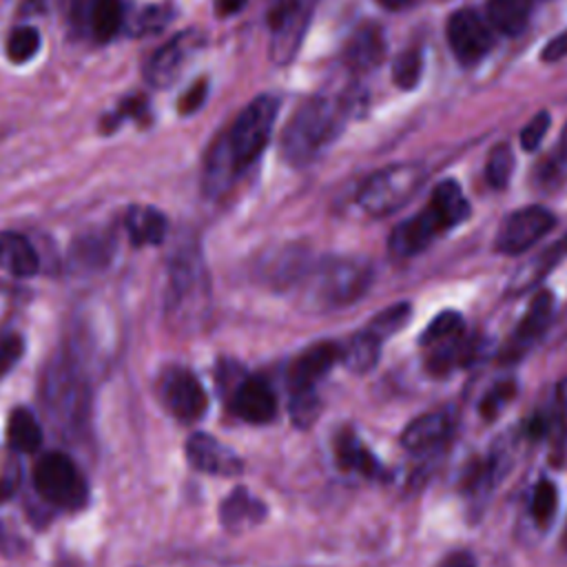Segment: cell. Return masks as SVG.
I'll return each mask as SVG.
<instances>
[{
  "instance_id": "6da1fadb",
  "label": "cell",
  "mask_w": 567,
  "mask_h": 567,
  "mask_svg": "<svg viewBox=\"0 0 567 567\" xmlns=\"http://www.w3.org/2000/svg\"><path fill=\"white\" fill-rule=\"evenodd\" d=\"M277 111L279 100L272 95H257L239 111L226 135L219 137L208 153L204 186L210 195L228 188V184L261 155L270 140Z\"/></svg>"
},
{
  "instance_id": "7a4b0ae2",
  "label": "cell",
  "mask_w": 567,
  "mask_h": 567,
  "mask_svg": "<svg viewBox=\"0 0 567 567\" xmlns=\"http://www.w3.org/2000/svg\"><path fill=\"white\" fill-rule=\"evenodd\" d=\"M348 106L334 97H310L306 100L292 120L286 124L281 135V153L295 164L303 166L328 146L346 124Z\"/></svg>"
},
{
  "instance_id": "3957f363",
  "label": "cell",
  "mask_w": 567,
  "mask_h": 567,
  "mask_svg": "<svg viewBox=\"0 0 567 567\" xmlns=\"http://www.w3.org/2000/svg\"><path fill=\"white\" fill-rule=\"evenodd\" d=\"M372 268L361 259H326L306 281V297L317 308H341L365 295Z\"/></svg>"
},
{
  "instance_id": "277c9868",
  "label": "cell",
  "mask_w": 567,
  "mask_h": 567,
  "mask_svg": "<svg viewBox=\"0 0 567 567\" xmlns=\"http://www.w3.org/2000/svg\"><path fill=\"white\" fill-rule=\"evenodd\" d=\"M425 179V168L419 162H403L370 175L359 193L357 202L370 217H385L408 204Z\"/></svg>"
},
{
  "instance_id": "5b68a950",
  "label": "cell",
  "mask_w": 567,
  "mask_h": 567,
  "mask_svg": "<svg viewBox=\"0 0 567 567\" xmlns=\"http://www.w3.org/2000/svg\"><path fill=\"white\" fill-rule=\"evenodd\" d=\"M33 485L49 503L78 509L86 503V483L75 463L62 452L44 454L33 467Z\"/></svg>"
},
{
  "instance_id": "8992f818",
  "label": "cell",
  "mask_w": 567,
  "mask_h": 567,
  "mask_svg": "<svg viewBox=\"0 0 567 567\" xmlns=\"http://www.w3.org/2000/svg\"><path fill=\"white\" fill-rule=\"evenodd\" d=\"M312 0H277L270 13V58L286 64L301 42Z\"/></svg>"
},
{
  "instance_id": "52a82bcc",
  "label": "cell",
  "mask_w": 567,
  "mask_h": 567,
  "mask_svg": "<svg viewBox=\"0 0 567 567\" xmlns=\"http://www.w3.org/2000/svg\"><path fill=\"white\" fill-rule=\"evenodd\" d=\"M206 35L199 29H188L173 35L164 47H159L146 62V80L153 86H168L173 84L186 62L204 47Z\"/></svg>"
},
{
  "instance_id": "ba28073f",
  "label": "cell",
  "mask_w": 567,
  "mask_h": 567,
  "mask_svg": "<svg viewBox=\"0 0 567 567\" xmlns=\"http://www.w3.org/2000/svg\"><path fill=\"white\" fill-rule=\"evenodd\" d=\"M554 226V215L540 206L520 208L503 221L496 235V250L505 255H518L532 248L549 228Z\"/></svg>"
},
{
  "instance_id": "9c48e42d",
  "label": "cell",
  "mask_w": 567,
  "mask_h": 567,
  "mask_svg": "<svg viewBox=\"0 0 567 567\" xmlns=\"http://www.w3.org/2000/svg\"><path fill=\"white\" fill-rule=\"evenodd\" d=\"M162 399L171 414L184 423L204 416L208 399L197 377L184 368H173L162 379Z\"/></svg>"
},
{
  "instance_id": "30bf717a",
  "label": "cell",
  "mask_w": 567,
  "mask_h": 567,
  "mask_svg": "<svg viewBox=\"0 0 567 567\" xmlns=\"http://www.w3.org/2000/svg\"><path fill=\"white\" fill-rule=\"evenodd\" d=\"M447 42L463 64L481 60L492 49L489 27L472 9H458L447 18Z\"/></svg>"
},
{
  "instance_id": "8fae6325",
  "label": "cell",
  "mask_w": 567,
  "mask_h": 567,
  "mask_svg": "<svg viewBox=\"0 0 567 567\" xmlns=\"http://www.w3.org/2000/svg\"><path fill=\"white\" fill-rule=\"evenodd\" d=\"M554 315V295L549 290H540L534 295L527 312L520 317L516 330L512 332L509 341L505 343L501 359L516 361L520 359L547 330Z\"/></svg>"
},
{
  "instance_id": "7c38bea8",
  "label": "cell",
  "mask_w": 567,
  "mask_h": 567,
  "mask_svg": "<svg viewBox=\"0 0 567 567\" xmlns=\"http://www.w3.org/2000/svg\"><path fill=\"white\" fill-rule=\"evenodd\" d=\"M230 408L248 423H268L277 414V396L266 379L248 377L235 388Z\"/></svg>"
},
{
  "instance_id": "4fadbf2b",
  "label": "cell",
  "mask_w": 567,
  "mask_h": 567,
  "mask_svg": "<svg viewBox=\"0 0 567 567\" xmlns=\"http://www.w3.org/2000/svg\"><path fill=\"white\" fill-rule=\"evenodd\" d=\"M341 359V348L332 341H321L306 348L288 370L290 392L315 390V383Z\"/></svg>"
},
{
  "instance_id": "5bb4252c",
  "label": "cell",
  "mask_w": 567,
  "mask_h": 567,
  "mask_svg": "<svg viewBox=\"0 0 567 567\" xmlns=\"http://www.w3.org/2000/svg\"><path fill=\"white\" fill-rule=\"evenodd\" d=\"M452 430H454V416L447 410L425 412L405 425V430L401 432V445L408 452L423 454L445 443Z\"/></svg>"
},
{
  "instance_id": "9a60e30c",
  "label": "cell",
  "mask_w": 567,
  "mask_h": 567,
  "mask_svg": "<svg viewBox=\"0 0 567 567\" xmlns=\"http://www.w3.org/2000/svg\"><path fill=\"white\" fill-rule=\"evenodd\" d=\"M186 456L193 467L208 474L235 476L241 472V458L226 445H221L215 436L197 432L186 441Z\"/></svg>"
},
{
  "instance_id": "2e32d148",
  "label": "cell",
  "mask_w": 567,
  "mask_h": 567,
  "mask_svg": "<svg viewBox=\"0 0 567 567\" xmlns=\"http://www.w3.org/2000/svg\"><path fill=\"white\" fill-rule=\"evenodd\" d=\"M441 224L436 221V217L432 215L430 208L419 210L416 215H412L410 219L401 221L390 239L388 246L392 250V255L396 257H414L416 252H421L423 248L430 246V241L441 233Z\"/></svg>"
},
{
  "instance_id": "e0dca14e",
  "label": "cell",
  "mask_w": 567,
  "mask_h": 567,
  "mask_svg": "<svg viewBox=\"0 0 567 567\" xmlns=\"http://www.w3.org/2000/svg\"><path fill=\"white\" fill-rule=\"evenodd\" d=\"M567 257V233L563 237H558L554 244H549L547 248H543L538 255H534L532 259L523 261L516 272L509 279L507 290L518 295L527 288H532L534 284H538L551 268H556L563 259Z\"/></svg>"
},
{
  "instance_id": "ac0fdd59",
  "label": "cell",
  "mask_w": 567,
  "mask_h": 567,
  "mask_svg": "<svg viewBox=\"0 0 567 567\" xmlns=\"http://www.w3.org/2000/svg\"><path fill=\"white\" fill-rule=\"evenodd\" d=\"M383 51L385 47L381 29L377 24H363L350 35L343 58L352 71L361 73L374 69L383 60Z\"/></svg>"
},
{
  "instance_id": "d6986e66",
  "label": "cell",
  "mask_w": 567,
  "mask_h": 567,
  "mask_svg": "<svg viewBox=\"0 0 567 567\" xmlns=\"http://www.w3.org/2000/svg\"><path fill=\"white\" fill-rule=\"evenodd\" d=\"M427 208L432 210V215L436 217V221L441 224L443 230H447L456 224H463L470 215V204H467L461 186L454 179H445L434 186Z\"/></svg>"
},
{
  "instance_id": "ffe728a7",
  "label": "cell",
  "mask_w": 567,
  "mask_h": 567,
  "mask_svg": "<svg viewBox=\"0 0 567 567\" xmlns=\"http://www.w3.org/2000/svg\"><path fill=\"white\" fill-rule=\"evenodd\" d=\"M124 228L135 246H157L166 237V217L153 206H131L124 217Z\"/></svg>"
},
{
  "instance_id": "44dd1931",
  "label": "cell",
  "mask_w": 567,
  "mask_h": 567,
  "mask_svg": "<svg viewBox=\"0 0 567 567\" xmlns=\"http://www.w3.org/2000/svg\"><path fill=\"white\" fill-rule=\"evenodd\" d=\"M0 268L13 277H33L38 272V252L24 235L0 233Z\"/></svg>"
},
{
  "instance_id": "7402d4cb",
  "label": "cell",
  "mask_w": 567,
  "mask_h": 567,
  "mask_svg": "<svg viewBox=\"0 0 567 567\" xmlns=\"http://www.w3.org/2000/svg\"><path fill=\"white\" fill-rule=\"evenodd\" d=\"M334 456L343 470L363 474L368 478H377L383 472L377 456L352 432H341L337 436Z\"/></svg>"
},
{
  "instance_id": "603a6c76",
  "label": "cell",
  "mask_w": 567,
  "mask_h": 567,
  "mask_svg": "<svg viewBox=\"0 0 567 567\" xmlns=\"http://www.w3.org/2000/svg\"><path fill=\"white\" fill-rule=\"evenodd\" d=\"M264 505L261 501L252 498L248 494V489L244 487H237L221 505L219 509V516H221V523L228 527V529H241L244 525H252L257 520L264 518Z\"/></svg>"
},
{
  "instance_id": "cb8c5ba5",
  "label": "cell",
  "mask_w": 567,
  "mask_h": 567,
  "mask_svg": "<svg viewBox=\"0 0 567 567\" xmlns=\"http://www.w3.org/2000/svg\"><path fill=\"white\" fill-rule=\"evenodd\" d=\"M122 0H86V20L95 40H111L122 27Z\"/></svg>"
},
{
  "instance_id": "d4e9b609",
  "label": "cell",
  "mask_w": 567,
  "mask_h": 567,
  "mask_svg": "<svg viewBox=\"0 0 567 567\" xmlns=\"http://www.w3.org/2000/svg\"><path fill=\"white\" fill-rule=\"evenodd\" d=\"M532 0H487V18L501 33H520L529 20Z\"/></svg>"
},
{
  "instance_id": "484cf974",
  "label": "cell",
  "mask_w": 567,
  "mask_h": 567,
  "mask_svg": "<svg viewBox=\"0 0 567 567\" xmlns=\"http://www.w3.org/2000/svg\"><path fill=\"white\" fill-rule=\"evenodd\" d=\"M379 352H381V339H377L372 332L363 330L348 341V346L341 350V359L348 370L363 374L377 365Z\"/></svg>"
},
{
  "instance_id": "4316f807",
  "label": "cell",
  "mask_w": 567,
  "mask_h": 567,
  "mask_svg": "<svg viewBox=\"0 0 567 567\" xmlns=\"http://www.w3.org/2000/svg\"><path fill=\"white\" fill-rule=\"evenodd\" d=\"M7 436L13 450L18 452H33L42 443V430L35 416L27 408H16L9 416Z\"/></svg>"
},
{
  "instance_id": "83f0119b",
  "label": "cell",
  "mask_w": 567,
  "mask_h": 567,
  "mask_svg": "<svg viewBox=\"0 0 567 567\" xmlns=\"http://www.w3.org/2000/svg\"><path fill=\"white\" fill-rule=\"evenodd\" d=\"M461 334H463V317L454 310H443L430 321V326L421 334V343L427 348H434V346L456 339Z\"/></svg>"
},
{
  "instance_id": "f1b7e54d",
  "label": "cell",
  "mask_w": 567,
  "mask_h": 567,
  "mask_svg": "<svg viewBox=\"0 0 567 567\" xmlns=\"http://www.w3.org/2000/svg\"><path fill=\"white\" fill-rule=\"evenodd\" d=\"M556 507H558V487L554 485V481L540 478L532 492V505H529L532 518L540 527H547L554 520Z\"/></svg>"
},
{
  "instance_id": "f546056e",
  "label": "cell",
  "mask_w": 567,
  "mask_h": 567,
  "mask_svg": "<svg viewBox=\"0 0 567 567\" xmlns=\"http://www.w3.org/2000/svg\"><path fill=\"white\" fill-rule=\"evenodd\" d=\"M514 168V155L509 144H496L485 164V179L492 188H505Z\"/></svg>"
},
{
  "instance_id": "4dcf8cb0",
  "label": "cell",
  "mask_w": 567,
  "mask_h": 567,
  "mask_svg": "<svg viewBox=\"0 0 567 567\" xmlns=\"http://www.w3.org/2000/svg\"><path fill=\"white\" fill-rule=\"evenodd\" d=\"M40 33L33 27H18L11 31L9 40H7V55L11 62L20 64L31 60L38 51H40Z\"/></svg>"
},
{
  "instance_id": "1f68e13d",
  "label": "cell",
  "mask_w": 567,
  "mask_h": 567,
  "mask_svg": "<svg viewBox=\"0 0 567 567\" xmlns=\"http://www.w3.org/2000/svg\"><path fill=\"white\" fill-rule=\"evenodd\" d=\"M423 73V58L416 49H408L403 53H399L392 62V78L394 84L401 89H414L421 80Z\"/></svg>"
},
{
  "instance_id": "d6a6232c",
  "label": "cell",
  "mask_w": 567,
  "mask_h": 567,
  "mask_svg": "<svg viewBox=\"0 0 567 567\" xmlns=\"http://www.w3.org/2000/svg\"><path fill=\"white\" fill-rule=\"evenodd\" d=\"M410 303H394V306H390V308H385V310H381L370 323H368V332H372L377 339H385V337H390V334H394V332H399L403 326H405V321L410 319Z\"/></svg>"
},
{
  "instance_id": "836d02e7",
  "label": "cell",
  "mask_w": 567,
  "mask_h": 567,
  "mask_svg": "<svg viewBox=\"0 0 567 567\" xmlns=\"http://www.w3.org/2000/svg\"><path fill=\"white\" fill-rule=\"evenodd\" d=\"M319 414V399L315 390H297L290 396V416L297 427H310Z\"/></svg>"
},
{
  "instance_id": "e575fe53",
  "label": "cell",
  "mask_w": 567,
  "mask_h": 567,
  "mask_svg": "<svg viewBox=\"0 0 567 567\" xmlns=\"http://www.w3.org/2000/svg\"><path fill=\"white\" fill-rule=\"evenodd\" d=\"M148 115V109H146V102L137 95V97H131L126 100L117 111L109 113V117H104L102 122V131H113L117 128L124 120H140V117H146Z\"/></svg>"
},
{
  "instance_id": "d590c367",
  "label": "cell",
  "mask_w": 567,
  "mask_h": 567,
  "mask_svg": "<svg viewBox=\"0 0 567 567\" xmlns=\"http://www.w3.org/2000/svg\"><path fill=\"white\" fill-rule=\"evenodd\" d=\"M549 124H551V117H549L547 111L536 113V115L525 124V128L520 131V146H523L525 151H536V148L540 146V142H543V137H545Z\"/></svg>"
},
{
  "instance_id": "8d00e7d4",
  "label": "cell",
  "mask_w": 567,
  "mask_h": 567,
  "mask_svg": "<svg viewBox=\"0 0 567 567\" xmlns=\"http://www.w3.org/2000/svg\"><path fill=\"white\" fill-rule=\"evenodd\" d=\"M22 352H24V341L20 334L0 337V377L20 361Z\"/></svg>"
},
{
  "instance_id": "74e56055",
  "label": "cell",
  "mask_w": 567,
  "mask_h": 567,
  "mask_svg": "<svg viewBox=\"0 0 567 567\" xmlns=\"http://www.w3.org/2000/svg\"><path fill=\"white\" fill-rule=\"evenodd\" d=\"M514 383H498V385H494L485 396H483V401H481V412L485 414V416H494V414H498V410L514 396Z\"/></svg>"
},
{
  "instance_id": "f35d334b",
  "label": "cell",
  "mask_w": 567,
  "mask_h": 567,
  "mask_svg": "<svg viewBox=\"0 0 567 567\" xmlns=\"http://www.w3.org/2000/svg\"><path fill=\"white\" fill-rule=\"evenodd\" d=\"M206 93H208V82L202 78V80H197L182 97H179V102H177V111L182 113V115H190V113H195L202 104H204V100H206Z\"/></svg>"
},
{
  "instance_id": "ab89813d",
  "label": "cell",
  "mask_w": 567,
  "mask_h": 567,
  "mask_svg": "<svg viewBox=\"0 0 567 567\" xmlns=\"http://www.w3.org/2000/svg\"><path fill=\"white\" fill-rule=\"evenodd\" d=\"M567 55V31L558 33L556 38H551L545 49L540 51V60L543 62H558Z\"/></svg>"
},
{
  "instance_id": "60d3db41",
  "label": "cell",
  "mask_w": 567,
  "mask_h": 567,
  "mask_svg": "<svg viewBox=\"0 0 567 567\" xmlns=\"http://www.w3.org/2000/svg\"><path fill=\"white\" fill-rule=\"evenodd\" d=\"M436 567H476V558L467 549H454L445 554Z\"/></svg>"
},
{
  "instance_id": "b9f144b4",
  "label": "cell",
  "mask_w": 567,
  "mask_h": 567,
  "mask_svg": "<svg viewBox=\"0 0 567 567\" xmlns=\"http://www.w3.org/2000/svg\"><path fill=\"white\" fill-rule=\"evenodd\" d=\"M246 4V0H215V13L219 18H228L235 16L237 11H241Z\"/></svg>"
},
{
  "instance_id": "7bdbcfd3",
  "label": "cell",
  "mask_w": 567,
  "mask_h": 567,
  "mask_svg": "<svg viewBox=\"0 0 567 567\" xmlns=\"http://www.w3.org/2000/svg\"><path fill=\"white\" fill-rule=\"evenodd\" d=\"M16 485H18V472H13L11 476H0V501L2 498H9L11 496V492L16 489Z\"/></svg>"
},
{
  "instance_id": "ee69618b",
  "label": "cell",
  "mask_w": 567,
  "mask_h": 567,
  "mask_svg": "<svg viewBox=\"0 0 567 567\" xmlns=\"http://www.w3.org/2000/svg\"><path fill=\"white\" fill-rule=\"evenodd\" d=\"M377 2L390 11H396V9H403L405 4H410L412 0H377Z\"/></svg>"
},
{
  "instance_id": "f6af8a7d",
  "label": "cell",
  "mask_w": 567,
  "mask_h": 567,
  "mask_svg": "<svg viewBox=\"0 0 567 567\" xmlns=\"http://www.w3.org/2000/svg\"><path fill=\"white\" fill-rule=\"evenodd\" d=\"M563 543H565V547H567V527H565V536H563Z\"/></svg>"
}]
</instances>
